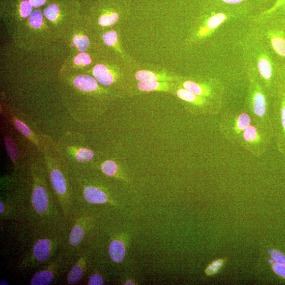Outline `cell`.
Instances as JSON below:
<instances>
[{
    "instance_id": "30",
    "label": "cell",
    "mask_w": 285,
    "mask_h": 285,
    "mask_svg": "<svg viewBox=\"0 0 285 285\" xmlns=\"http://www.w3.org/2000/svg\"><path fill=\"white\" fill-rule=\"evenodd\" d=\"M33 7L28 0H22L20 4L19 13L22 18L25 19L31 16Z\"/></svg>"
},
{
    "instance_id": "9",
    "label": "cell",
    "mask_w": 285,
    "mask_h": 285,
    "mask_svg": "<svg viewBox=\"0 0 285 285\" xmlns=\"http://www.w3.org/2000/svg\"><path fill=\"white\" fill-rule=\"evenodd\" d=\"M26 216L22 187L7 191L0 197V220L13 223H23Z\"/></svg>"
},
{
    "instance_id": "4",
    "label": "cell",
    "mask_w": 285,
    "mask_h": 285,
    "mask_svg": "<svg viewBox=\"0 0 285 285\" xmlns=\"http://www.w3.org/2000/svg\"><path fill=\"white\" fill-rule=\"evenodd\" d=\"M95 209L76 206L68 222L67 234L62 251L71 259L84 248L89 241L97 226Z\"/></svg>"
},
{
    "instance_id": "39",
    "label": "cell",
    "mask_w": 285,
    "mask_h": 285,
    "mask_svg": "<svg viewBox=\"0 0 285 285\" xmlns=\"http://www.w3.org/2000/svg\"><path fill=\"white\" fill-rule=\"evenodd\" d=\"M125 284H133V283L132 282L128 281H127V282L125 283Z\"/></svg>"
},
{
    "instance_id": "20",
    "label": "cell",
    "mask_w": 285,
    "mask_h": 285,
    "mask_svg": "<svg viewBox=\"0 0 285 285\" xmlns=\"http://www.w3.org/2000/svg\"><path fill=\"white\" fill-rule=\"evenodd\" d=\"M107 252L109 258L114 263H120L125 258V246L123 242L118 239H111L108 245Z\"/></svg>"
},
{
    "instance_id": "19",
    "label": "cell",
    "mask_w": 285,
    "mask_h": 285,
    "mask_svg": "<svg viewBox=\"0 0 285 285\" xmlns=\"http://www.w3.org/2000/svg\"><path fill=\"white\" fill-rule=\"evenodd\" d=\"M170 81H142L137 84L138 88L142 92H169L174 87Z\"/></svg>"
},
{
    "instance_id": "22",
    "label": "cell",
    "mask_w": 285,
    "mask_h": 285,
    "mask_svg": "<svg viewBox=\"0 0 285 285\" xmlns=\"http://www.w3.org/2000/svg\"><path fill=\"white\" fill-rule=\"evenodd\" d=\"M4 144L10 160L16 168V172L18 174L20 167L18 165L19 153L16 144L13 138L7 134L4 135Z\"/></svg>"
},
{
    "instance_id": "10",
    "label": "cell",
    "mask_w": 285,
    "mask_h": 285,
    "mask_svg": "<svg viewBox=\"0 0 285 285\" xmlns=\"http://www.w3.org/2000/svg\"><path fill=\"white\" fill-rule=\"evenodd\" d=\"M74 260L61 251L55 258L43 266L31 278V285H49L63 275L70 268Z\"/></svg>"
},
{
    "instance_id": "12",
    "label": "cell",
    "mask_w": 285,
    "mask_h": 285,
    "mask_svg": "<svg viewBox=\"0 0 285 285\" xmlns=\"http://www.w3.org/2000/svg\"><path fill=\"white\" fill-rule=\"evenodd\" d=\"M182 85L183 88L196 95L223 103L224 89L219 79H212L204 82L188 80L184 81Z\"/></svg>"
},
{
    "instance_id": "1",
    "label": "cell",
    "mask_w": 285,
    "mask_h": 285,
    "mask_svg": "<svg viewBox=\"0 0 285 285\" xmlns=\"http://www.w3.org/2000/svg\"><path fill=\"white\" fill-rule=\"evenodd\" d=\"M30 187H22L26 216L24 224L33 227L64 225L66 221L56 201L44 162H32L28 167Z\"/></svg>"
},
{
    "instance_id": "33",
    "label": "cell",
    "mask_w": 285,
    "mask_h": 285,
    "mask_svg": "<svg viewBox=\"0 0 285 285\" xmlns=\"http://www.w3.org/2000/svg\"><path fill=\"white\" fill-rule=\"evenodd\" d=\"M223 264L221 260H218L212 263L206 269V274L208 275H212L216 274Z\"/></svg>"
},
{
    "instance_id": "17",
    "label": "cell",
    "mask_w": 285,
    "mask_h": 285,
    "mask_svg": "<svg viewBox=\"0 0 285 285\" xmlns=\"http://www.w3.org/2000/svg\"><path fill=\"white\" fill-rule=\"evenodd\" d=\"M11 122L18 132L22 134L26 139L33 144L40 151H44L46 146L45 142H42L38 136L24 122L15 117L11 118Z\"/></svg>"
},
{
    "instance_id": "15",
    "label": "cell",
    "mask_w": 285,
    "mask_h": 285,
    "mask_svg": "<svg viewBox=\"0 0 285 285\" xmlns=\"http://www.w3.org/2000/svg\"><path fill=\"white\" fill-rule=\"evenodd\" d=\"M212 8L247 7L252 9L267 4L271 0H209Z\"/></svg>"
},
{
    "instance_id": "14",
    "label": "cell",
    "mask_w": 285,
    "mask_h": 285,
    "mask_svg": "<svg viewBox=\"0 0 285 285\" xmlns=\"http://www.w3.org/2000/svg\"><path fill=\"white\" fill-rule=\"evenodd\" d=\"M266 38L269 44L278 55L285 58V33L276 27L268 28Z\"/></svg>"
},
{
    "instance_id": "34",
    "label": "cell",
    "mask_w": 285,
    "mask_h": 285,
    "mask_svg": "<svg viewBox=\"0 0 285 285\" xmlns=\"http://www.w3.org/2000/svg\"><path fill=\"white\" fill-rule=\"evenodd\" d=\"M269 253L275 262L285 265V255L282 253L276 250H270Z\"/></svg>"
},
{
    "instance_id": "36",
    "label": "cell",
    "mask_w": 285,
    "mask_h": 285,
    "mask_svg": "<svg viewBox=\"0 0 285 285\" xmlns=\"http://www.w3.org/2000/svg\"><path fill=\"white\" fill-rule=\"evenodd\" d=\"M280 88L285 91V70L281 71Z\"/></svg>"
},
{
    "instance_id": "2",
    "label": "cell",
    "mask_w": 285,
    "mask_h": 285,
    "mask_svg": "<svg viewBox=\"0 0 285 285\" xmlns=\"http://www.w3.org/2000/svg\"><path fill=\"white\" fill-rule=\"evenodd\" d=\"M21 228L23 253L18 263L21 272L40 268L52 260L62 250L68 231L66 224L53 227H33L17 223Z\"/></svg>"
},
{
    "instance_id": "32",
    "label": "cell",
    "mask_w": 285,
    "mask_h": 285,
    "mask_svg": "<svg viewBox=\"0 0 285 285\" xmlns=\"http://www.w3.org/2000/svg\"><path fill=\"white\" fill-rule=\"evenodd\" d=\"M88 285H103L104 280L101 274L98 273L92 274L90 276L88 283Z\"/></svg>"
},
{
    "instance_id": "29",
    "label": "cell",
    "mask_w": 285,
    "mask_h": 285,
    "mask_svg": "<svg viewBox=\"0 0 285 285\" xmlns=\"http://www.w3.org/2000/svg\"><path fill=\"white\" fill-rule=\"evenodd\" d=\"M28 22L33 27L40 28L44 22V17H43L42 12L39 10L33 11L31 16L28 17Z\"/></svg>"
},
{
    "instance_id": "3",
    "label": "cell",
    "mask_w": 285,
    "mask_h": 285,
    "mask_svg": "<svg viewBox=\"0 0 285 285\" xmlns=\"http://www.w3.org/2000/svg\"><path fill=\"white\" fill-rule=\"evenodd\" d=\"M43 152L52 191L68 221L76 207L71 170L64 162L53 156L47 145H46Z\"/></svg>"
},
{
    "instance_id": "24",
    "label": "cell",
    "mask_w": 285,
    "mask_h": 285,
    "mask_svg": "<svg viewBox=\"0 0 285 285\" xmlns=\"http://www.w3.org/2000/svg\"><path fill=\"white\" fill-rule=\"evenodd\" d=\"M119 14L112 11H108L102 14L99 19V23L102 26H109L115 24L119 20Z\"/></svg>"
},
{
    "instance_id": "18",
    "label": "cell",
    "mask_w": 285,
    "mask_h": 285,
    "mask_svg": "<svg viewBox=\"0 0 285 285\" xmlns=\"http://www.w3.org/2000/svg\"><path fill=\"white\" fill-rule=\"evenodd\" d=\"M97 80L89 75H80L73 80L74 87L78 90L87 93L95 92L99 90Z\"/></svg>"
},
{
    "instance_id": "16",
    "label": "cell",
    "mask_w": 285,
    "mask_h": 285,
    "mask_svg": "<svg viewBox=\"0 0 285 285\" xmlns=\"http://www.w3.org/2000/svg\"><path fill=\"white\" fill-rule=\"evenodd\" d=\"M93 74L99 83L107 87L112 84L119 77L116 71L104 64L96 65L93 69Z\"/></svg>"
},
{
    "instance_id": "11",
    "label": "cell",
    "mask_w": 285,
    "mask_h": 285,
    "mask_svg": "<svg viewBox=\"0 0 285 285\" xmlns=\"http://www.w3.org/2000/svg\"><path fill=\"white\" fill-rule=\"evenodd\" d=\"M274 139L278 151L285 148V91L280 88L272 98Z\"/></svg>"
},
{
    "instance_id": "25",
    "label": "cell",
    "mask_w": 285,
    "mask_h": 285,
    "mask_svg": "<svg viewBox=\"0 0 285 285\" xmlns=\"http://www.w3.org/2000/svg\"><path fill=\"white\" fill-rule=\"evenodd\" d=\"M101 169L105 175L113 177L118 173L119 166L116 162L112 160H107L102 164Z\"/></svg>"
},
{
    "instance_id": "23",
    "label": "cell",
    "mask_w": 285,
    "mask_h": 285,
    "mask_svg": "<svg viewBox=\"0 0 285 285\" xmlns=\"http://www.w3.org/2000/svg\"><path fill=\"white\" fill-rule=\"evenodd\" d=\"M285 14V0H276L274 4L270 8L263 11L259 15L260 19H267L275 15Z\"/></svg>"
},
{
    "instance_id": "21",
    "label": "cell",
    "mask_w": 285,
    "mask_h": 285,
    "mask_svg": "<svg viewBox=\"0 0 285 285\" xmlns=\"http://www.w3.org/2000/svg\"><path fill=\"white\" fill-rule=\"evenodd\" d=\"M136 80L142 81H173L177 78L164 73H157L148 70H139L135 75Z\"/></svg>"
},
{
    "instance_id": "40",
    "label": "cell",
    "mask_w": 285,
    "mask_h": 285,
    "mask_svg": "<svg viewBox=\"0 0 285 285\" xmlns=\"http://www.w3.org/2000/svg\"><path fill=\"white\" fill-rule=\"evenodd\" d=\"M283 16L285 17V15H283Z\"/></svg>"
},
{
    "instance_id": "13",
    "label": "cell",
    "mask_w": 285,
    "mask_h": 285,
    "mask_svg": "<svg viewBox=\"0 0 285 285\" xmlns=\"http://www.w3.org/2000/svg\"><path fill=\"white\" fill-rule=\"evenodd\" d=\"M92 259V251L84 248L75 256L70 266L66 278V284L74 285L79 282L87 275Z\"/></svg>"
},
{
    "instance_id": "7",
    "label": "cell",
    "mask_w": 285,
    "mask_h": 285,
    "mask_svg": "<svg viewBox=\"0 0 285 285\" xmlns=\"http://www.w3.org/2000/svg\"><path fill=\"white\" fill-rule=\"evenodd\" d=\"M274 139L272 133L252 123L242 134L238 145L255 157L263 156Z\"/></svg>"
},
{
    "instance_id": "31",
    "label": "cell",
    "mask_w": 285,
    "mask_h": 285,
    "mask_svg": "<svg viewBox=\"0 0 285 285\" xmlns=\"http://www.w3.org/2000/svg\"><path fill=\"white\" fill-rule=\"evenodd\" d=\"M75 63L80 66L89 65L92 63V59L89 54L86 53L78 54L75 59Z\"/></svg>"
},
{
    "instance_id": "26",
    "label": "cell",
    "mask_w": 285,
    "mask_h": 285,
    "mask_svg": "<svg viewBox=\"0 0 285 285\" xmlns=\"http://www.w3.org/2000/svg\"><path fill=\"white\" fill-rule=\"evenodd\" d=\"M44 16L49 21L54 22L58 19L61 14L60 7L56 4H51L44 10Z\"/></svg>"
},
{
    "instance_id": "27",
    "label": "cell",
    "mask_w": 285,
    "mask_h": 285,
    "mask_svg": "<svg viewBox=\"0 0 285 285\" xmlns=\"http://www.w3.org/2000/svg\"><path fill=\"white\" fill-rule=\"evenodd\" d=\"M73 42L78 51L80 52L87 51L90 45L89 39L84 35H75L73 38Z\"/></svg>"
},
{
    "instance_id": "35",
    "label": "cell",
    "mask_w": 285,
    "mask_h": 285,
    "mask_svg": "<svg viewBox=\"0 0 285 285\" xmlns=\"http://www.w3.org/2000/svg\"><path fill=\"white\" fill-rule=\"evenodd\" d=\"M273 269L276 274L285 278V265L276 262L273 264Z\"/></svg>"
},
{
    "instance_id": "5",
    "label": "cell",
    "mask_w": 285,
    "mask_h": 285,
    "mask_svg": "<svg viewBox=\"0 0 285 285\" xmlns=\"http://www.w3.org/2000/svg\"><path fill=\"white\" fill-rule=\"evenodd\" d=\"M248 90L245 109L252 123L272 133V98L265 91L255 70L248 71ZM274 137V136H273Z\"/></svg>"
},
{
    "instance_id": "28",
    "label": "cell",
    "mask_w": 285,
    "mask_h": 285,
    "mask_svg": "<svg viewBox=\"0 0 285 285\" xmlns=\"http://www.w3.org/2000/svg\"><path fill=\"white\" fill-rule=\"evenodd\" d=\"M103 38L105 44L108 46L120 49L118 35L115 31H110L104 34Z\"/></svg>"
},
{
    "instance_id": "8",
    "label": "cell",
    "mask_w": 285,
    "mask_h": 285,
    "mask_svg": "<svg viewBox=\"0 0 285 285\" xmlns=\"http://www.w3.org/2000/svg\"><path fill=\"white\" fill-rule=\"evenodd\" d=\"M252 123L249 113L244 109L224 113L220 119L219 128L226 140L237 145L242 134Z\"/></svg>"
},
{
    "instance_id": "6",
    "label": "cell",
    "mask_w": 285,
    "mask_h": 285,
    "mask_svg": "<svg viewBox=\"0 0 285 285\" xmlns=\"http://www.w3.org/2000/svg\"><path fill=\"white\" fill-rule=\"evenodd\" d=\"M249 47L253 62L256 67H252L268 95L273 98L280 88L281 71L276 70L268 51L258 41Z\"/></svg>"
},
{
    "instance_id": "38",
    "label": "cell",
    "mask_w": 285,
    "mask_h": 285,
    "mask_svg": "<svg viewBox=\"0 0 285 285\" xmlns=\"http://www.w3.org/2000/svg\"><path fill=\"white\" fill-rule=\"evenodd\" d=\"M279 152L285 158V148L279 150Z\"/></svg>"
},
{
    "instance_id": "37",
    "label": "cell",
    "mask_w": 285,
    "mask_h": 285,
    "mask_svg": "<svg viewBox=\"0 0 285 285\" xmlns=\"http://www.w3.org/2000/svg\"><path fill=\"white\" fill-rule=\"evenodd\" d=\"M0 284H1V285H8V284H9V283L7 280H6L5 279H0Z\"/></svg>"
}]
</instances>
